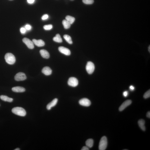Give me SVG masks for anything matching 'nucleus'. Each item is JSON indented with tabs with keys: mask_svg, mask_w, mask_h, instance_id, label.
Segmentation results:
<instances>
[{
	"mask_svg": "<svg viewBox=\"0 0 150 150\" xmlns=\"http://www.w3.org/2000/svg\"><path fill=\"white\" fill-rule=\"evenodd\" d=\"M150 45L149 46V47H148V51H149V52H150Z\"/></svg>",
	"mask_w": 150,
	"mask_h": 150,
	"instance_id": "nucleus-34",
	"label": "nucleus"
},
{
	"mask_svg": "<svg viewBox=\"0 0 150 150\" xmlns=\"http://www.w3.org/2000/svg\"><path fill=\"white\" fill-rule=\"evenodd\" d=\"M123 95L125 97H126L128 95V91H125L123 92Z\"/></svg>",
	"mask_w": 150,
	"mask_h": 150,
	"instance_id": "nucleus-29",
	"label": "nucleus"
},
{
	"mask_svg": "<svg viewBox=\"0 0 150 150\" xmlns=\"http://www.w3.org/2000/svg\"><path fill=\"white\" fill-rule=\"evenodd\" d=\"M130 89L131 91H133L135 89V88L134 86L132 85H131L130 87Z\"/></svg>",
	"mask_w": 150,
	"mask_h": 150,
	"instance_id": "nucleus-32",
	"label": "nucleus"
},
{
	"mask_svg": "<svg viewBox=\"0 0 150 150\" xmlns=\"http://www.w3.org/2000/svg\"><path fill=\"white\" fill-rule=\"evenodd\" d=\"M150 96V90H148V91H147L143 95V97L145 99H147V98H149Z\"/></svg>",
	"mask_w": 150,
	"mask_h": 150,
	"instance_id": "nucleus-25",
	"label": "nucleus"
},
{
	"mask_svg": "<svg viewBox=\"0 0 150 150\" xmlns=\"http://www.w3.org/2000/svg\"><path fill=\"white\" fill-rule=\"evenodd\" d=\"M83 2L87 5L92 4L94 2V0H82Z\"/></svg>",
	"mask_w": 150,
	"mask_h": 150,
	"instance_id": "nucleus-23",
	"label": "nucleus"
},
{
	"mask_svg": "<svg viewBox=\"0 0 150 150\" xmlns=\"http://www.w3.org/2000/svg\"><path fill=\"white\" fill-rule=\"evenodd\" d=\"M49 16L47 14H45L42 16L41 17V19L43 20H45L48 19Z\"/></svg>",
	"mask_w": 150,
	"mask_h": 150,
	"instance_id": "nucleus-26",
	"label": "nucleus"
},
{
	"mask_svg": "<svg viewBox=\"0 0 150 150\" xmlns=\"http://www.w3.org/2000/svg\"><path fill=\"white\" fill-rule=\"evenodd\" d=\"M53 28V26L51 25H45L43 26V28L45 30H50L52 29Z\"/></svg>",
	"mask_w": 150,
	"mask_h": 150,
	"instance_id": "nucleus-24",
	"label": "nucleus"
},
{
	"mask_svg": "<svg viewBox=\"0 0 150 150\" xmlns=\"http://www.w3.org/2000/svg\"><path fill=\"white\" fill-rule=\"evenodd\" d=\"M62 24L65 29H68L71 26V24L66 20H64L62 21Z\"/></svg>",
	"mask_w": 150,
	"mask_h": 150,
	"instance_id": "nucleus-21",
	"label": "nucleus"
},
{
	"mask_svg": "<svg viewBox=\"0 0 150 150\" xmlns=\"http://www.w3.org/2000/svg\"><path fill=\"white\" fill-rule=\"evenodd\" d=\"M12 90L14 92L17 93L23 92L25 91L24 88L19 86L14 87L12 88Z\"/></svg>",
	"mask_w": 150,
	"mask_h": 150,
	"instance_id": "nucleus-14",
	"label": "nucleus"
},
{
	"mask_svg": "<svg viewBox=\"0 0 150 150\" xmlns=\"http://www.w3.org/2000/svg\"><path fill=\"white\" fill-rule=\"evenodd\" d=\"M26 79L25 74L23 72L18 73L15 76V79L17 81L24 80Z\"/></svg>",
	"mask_w": 150,
	"mask_h": 150,
	"instance_id": "nucleus-5",
	"label": "nucleus"
},
{
	"mask_svg": "<svg viewBox=\"0 0 150 150\" xmlns=\"http://www.w3.org/2000/svg\"><path fill=\"white\" fill-rule=\"evenodd\" d=\"M14 150H20V148H16V149H15Z\"/></svg>",
	"mask_w": 150,
	"mask_h": 150,
	"instance_id": "nucleus-35",
	"label": "nucleus"
},
{
	"mask_svg": "<svg viewBox=\"0 0 150 150\" xmlns=\"http://www.w3.org/2000/svg\"><path fill=\"white\" fill-rule=\"evenodd\" d=\"M58 50L61 53L66 55H70L71 54V52L68 48L63 46H60L58 48Z\"/></svg>",
	"mask_w": 150,
	"mask_h": 150,
	"instance_id": "nucleus-10",
	"label": "nucleus"
},
{
	"mask_svg": "<svg viewBox=\"0 0 150 150\" xmlns=\"http://www.w3.org/2000/svg\"><path fill=\"white\" fill-rule=\"evenodd\" d=\"M12 112L14 114L20 116H24L26 115V111L24 108L19 107L13 108Z\"/></svg>",
	"mask_w": 150,
	"mask_h": 150,
	"instance_id": "nucleus-1",
	"label": "nucleus"
},
{
	"mask_svg": "<svg viewBox=\"0 0 150 150\" xmlns=\"http://www.w3.org/2000/svg\"><path fill=\"white\" fill-rule=\"evenodd\" d=\"M25 28L26 30H30L31 28V26L29 24H27L25 26Z\"/></svg>",
	"mask_w": 150,
	"mask_h": 150,
	"instance_id": "nucleus-28",
	"label": "nucleus"
},
{
	"mask_svg": "<svg viewBox=\"0 0 150 150\" xmlns=\"http://www.w3.org/2000/svg\"><path fill=\"white\" fill-rule=\"evenodd\" d=\"M68 84L70 86L75 87L78 85V81L77 79L74 77H71L69 78L68 82Z\"/></svg>",
	"mask_w": 150,
	"mask_h": 150,
	"instance_id": "nucleus-6",
	"label": "nucleus"
},
{
	"mask_svg": "<svg viewBox=\"0 0 150 150\" xmlns=\"http://www.w3.org/2000/svg\"><path fill=\"white\" fill-rule=\"evenodd\" d=\"M5 58L6 62L10 65L14 64L16 61L15 56L11 53H7L5 55Z\"/></svg>",
	"mask_w": 150,
	"mask_h": 150,
	"instance_id": "nucleus-2",
	"label": "nucleus"
},
{
	"mask_svg": "<svg viewBox=\"0 0 150 150\" xmlns=\"http://www.w3.org/2000/svg\"><path fill=\"white\" fill-rule=\"evenodd\" d=\"M0 98L3 101H7L8 102H11L13 101V98L8 97L7 96L2 95L0 96Z\"/></svg>",
	"mask_w": 150,
	"mask_h": 150,
	"instance_id": "nucleus-17",
	"label": "nucleus"
},
{
	"mask_svg": "<svg viewBox=\"0 0 150 150\" xmlns=\"http://www.w3.org/2000/svg\"><path fill=\"white\" fill-rule=\"evenodd\" d=\"M66 20L69 22L71 24H72L75 21V19L73 17L68 15L65 18Z\"/></svg>",
	"mask_w": 150,
	"mask_h": 150,
	"instance_id": "nucleus-20",
	"label": "nucleus"
},
{
	"mask_svg": "<svg viewBox=\"0 0 150 150\" xmlns=\"http://www.w3.org/2000/svg\"><path fill=\"white\" fill-rule=\"evenodd\" d=\"M146 116L148 118H150V111L148 112L147 113Z\"/></svg>",
	"mask_w": 150,
	"mask_h": 150,
	"instance_id": "nucleus-33",
	"label": "nucleus"
},
{
	"mask_svg": "<svg viewBox=\"0 0 150 150\" xmlns=\"http://www.w3.org/2000/svg\"><path fill=\"white\" fill-rule=\"evenodd\" d=\"M95 69L94 63L91 61H88L87 63L86 66V70L89 74H91L93 72Z\"/></svg>",
	"mask_w": 150,
	"mask_h": 150,
	"instance_id": "nucleus-4",
	"label": "nucleus"
},
{
	"mask_svg": "<svg viewBox=\"0 0 150 150\" xmlns=\"http://www.w3.org/2000/svg\"><path fill=\"white\" fill-rule=\"evenodd\" d=\"M86 146L89 148L92 147L93 145V140L92 139H89L86 141Z\"/></svg>",
	"mask_w": 150,
	"mask_h": 150,
	"instance_id": "nucleus-19",
	"label": "nucleus"
},
{
	"mask_svg": "<svg viewBox=\"0 0 150 150\" xmlns=\"http://www.w3.org/2000/svg\"><path fill=\"white\" fill-rule=\"evenodd\" d=\"M138 123L140 128L142 130H145L146 128L145 126V121L144 120L142 119L138 121Z\"/></svg>",
	"mask_w": 150,
	"mask_h": 150,
	"instance_id": "nucleus-16",
	"label": "nucleus"
},
{
	"mask_svg": "<svg viewBox=\"0 0 150 150\" xmlns=\"http://www.w3.org/2000/svg\"><path fill=\"white\" fill-rule=\"evenodd\" d=\"M63 37L65 40L70 44H72L73 42L71 37L67 35H65L63 36Z\"/></svg>",
	"mask_w": 150,
	"mask_h": 150,
	"instance_id": "nucleus-22",
	"label": "nucleus"
},
{
	"mask_svg": "<svg viewBox=\"0 0 150 150\" xmlns=\"http://www.w3.org/2000/svg\"><path fill=\"white\" fill-rule=\"evenodd\" d=\"M32 41L34 43V44L38 47L43 46L45 45L44 42L43 40L41 39L36 40L33 39L32 40Z\"/></svg>",
	"mask_w": 150,
	"mask_h": 150,
	"instance_id": "nucleus-12",
	"label": "nucleus"
},
{
	"mask_svg": "<svg viewBox=\"0 0 150 150\" xmlns=\"http://www.w3.org/2000/svg\"><path fill=\"white\" fill-rule=\"evenodd\" d=\"M132 103V101L130 100H126L123 102L119 108V110L122 111L124 110L125 108L130 105Z\"/></svg>",
	"mask_w": 150,
	"mask_h": 150,
	"instance_id": "nucleus-9",
	"label": "nucleus"
},
{
	"mask_svg": "<svg viewBox=\"0 0 150 150\" xmlns=\"http://www.w3.org/2000/svg\"><path fill=\"white\" fill-rule=\"evenodd\" d=\"M81 150H89V148L87 146H83L82 149Z\"/></svg>",
	"mask_w": 150,
	"mask_h": 150,
	"instance_id": "nucleus-30",
	"label": "nucleus"
},
{
	"mask_svg": "<svg viewBox=\"0 0 150 150\" xmlns=\"http://www.w3.org/2000/svg\"><path fill=\"white\" fill-rule=\"evenodd\" d=\"M40 54L43 58L48 59L50 57V54L49 52L46 50L42 49L40 50Z\"/></svg>",
	"mask_w": 150,
	"mask_h": 150,
	"instance_id": "nucleus-15",
	"label": "nucleus"
},
{
	"mask_svg": "<svg viewBox=\"0 0 150 150\" xmlns=\"http://www.w3.org/2000/svg\"><path fill=\"white\" fill-rule=\"evenodd\" d=\"M53 41L56 42L61 43L62 42V39L59 34H57L53 38Z\"/></svg>",
	"mask_w": 150,
	"mask_h": 150,
	"instance_id": "nucleus-18",
	"label": "nucleus"
},
{
	"mask_svg": "<svg viewBox=\"0 0 150 150\" xmlns=\"http://www.w3.org/2000/svg\"><path fill=\"white\" fill-rule=\"evenodd\" d=\"M58 100L57 98H55L51 102L47 105L46 106L47 109L48 110H51V108L56 105L57 103Z\"/></svg>",
	"mask_w": 150,
	"mask_h": 150,
	"instance_id": "nucleus-11",
	"label": "nucleus"
},
{
	"mask_svg": "<svg viewBox=\"0 0 150 150\" xmlns=\"http://www.w3.org/2000/svg\"><path fill=\"white\" fill-rule=\"evenodd\" d=\"M35 0H27V2L30 4H32L34 2Z\"/></svg>",
	"mask_w": 150,
	"mask_h": 150,
	"instance_id": "nucleus-31",
	"label": "nucleus"
},
{
	"mask_svg": "<svg viewBox=\"0 0 150 150\" xmlns=\"http://www.w3.org/2000/svg\"><path fill=\"white\" fill-rule=\"evenodd\" d=\"M20 31L22 34H24L26 32V30L25 28H21L20 29Z\"/></svg>",
	"mask_w": 150,
	"mask_h": 150,
	"instance_id": "nucleus-27",
	"label": "nucleus"
},
{
	"mask_svg": "<svg viewBox=\"0 0 150 150\" xmlns=\"http://www.w3.org/2000/svg\"><path fill=\"white\" fill-rule=\"evenodd\" d=\"M79 104L83 106L88 107L90 105V101L87 98H85L80 100L79 101Z\"/></svg>",
	"mask_w": 150,
	"mask_h": 150,
	"instance_id": "nucleus-8",
	"label": "nucleus"
},
{
	"mask_svg": "<svg viewBox=\"0 0 150 150\" xmlns=\"http://www.w3.org/2000/svg\"><path fill=\"white\" fill-rule=\"evenodd\" d=\"M107 138L105 136L101 138L99 143V149L100 150H105L106 149L107 145Z\"/></svg>",
	"mask_w": 150,
	"mask_h": 150,
	"instance_id": "nucleus-3",
	"label": "nucleus"
},
{
	"mask_svg": "<svg viewBox=\"0 0 150 150\" xmlns=\"http://www.w3.org/2000/svg\"><path fill=\"white\" fill-rule=\"evenodd\" d=\"M42 72L46 75H49L51 74L52 71L49 67L46 66L43 68Z\"/></svg>",
	"mask_w": 150,
	"mask_h": 150,
	"instance_id": "nucleus-13",
	"label": "nucleus"
},
{
	"mask_svg": "<svg viewBox=\"0 0 150 150\" xmlns=\"http://www.w3.org/2000/svg\"><path fill=\"white\" fill-rule=\"evenodd\" d=\"M22 41L27 46V47L30 49H33L34 47V43L32 41H31L29 39L27 38H23Z\"/></svg>",
	"mask_w": 150,
	"mask_h": 150,
	"instance_id": "nucleus-7",
	"label": "nucleus"
}]
</instances>
